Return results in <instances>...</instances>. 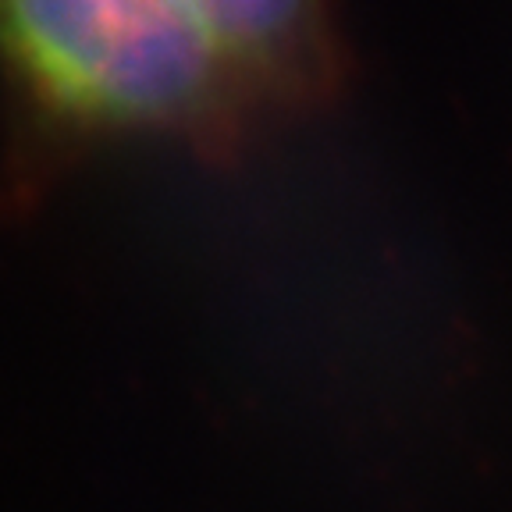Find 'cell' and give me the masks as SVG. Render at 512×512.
Here are the masks:
<instances>
[{
  "instance_id": "obj_1",
  "label": "cell",
  "mask_w": 512,
  "mask_h": 512,
  "mask_svg": "<svg viewBox=\"0 0 512 512\" xmlns=\"http://www.w3.org/2000/svg\"><path fill=\"white\" fill-rule=\"evenodd\" d=\"M0 86L15 207L100 146L228 150L256 107L178 0H0Z\"/></svg>"
},
{
  "instance_id": "obj_2",
  "label": "cell",
  "mask_w": 512,
  "mask_h": 512,
  "mask_svg": "<svg viewBox=\"0 0 512 512\" xmlns=\"http://www.w3.org/2000/svg\"><path fill=\"white\" fill-rule=\"evenodd\" d=\"M210 36L232 72L260 100H296L324 72L320 0H178Z\"/></svg>"
}]
</instances>
